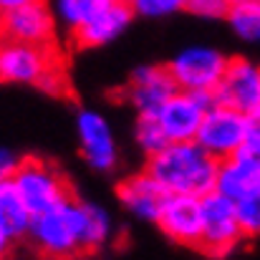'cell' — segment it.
Segmentation results:
<instances>
[{"instance_id":"6da1fadb","label":"cell","mask_w":260,"mask_h":260,"mask_svg":"<svg viewBox=\"0 0 260 260\" xmlns=\"http://www.w3.org/2000/svg\"><path fill=\"white\" fill-rule=\"evenodd\" d=\"M0 84L36 86L51 96L69 93L58 43H25L0 36Z\"/></svg>"},{"instance_id":"7a4b0ae2","label":"cell","mask_w":260,"mask_h":260,"mask_svg":"<svg viewBox=\"0 0 260 260\" xmlns=\"http://www.w3.org/2000/svg\"><path fill=\"white\" fill-rule=\"evenodd\" d=\"M144 170L170 194H207L215 189L220 159H215L197 139L170 142L159 152L147 157Z\"/></svg>"},{"instance_id":"3957f363","label":"cell","mask_w":260,"mask_h":260,"mask_svg":"<svg viewBox=\"0 0 260 260\" xmlns=\"http://www.w3.org/2000/svg\"><path fill=\"white\" fill-rule=\"evenodd\" d=\"M25 240L43 258L86 255L84 250V200L69 197L33 215Z\"/></svg>"},{"instance_id":"277c9868","label":"cell","mask_w":260,"mask_h":260,"mask_svg":"<svg viewBox=\"0 0 260 260\" xmlns=\"http://www.w3.org/2000/svg\"><path fill=\"white\" fill-rule=\"evenodd\" d=\"M10 182L15 184L18 194L23 197V202L30 207L33 215L74 197L63 172L41 157H23Z\"/></svg>"},{"instance_id":"5b68a950","label":"cell","mask_w":260,"mask_h":260,"mask_svg":"<svg viewBox=\"0 0 260 260\" xmlns=\"http://www.w3.org/2000/svg\"><path fill=\"white\" fill-rule=\"evenodd\" d=\"M243 238L245 233L238 220L235 200L217 189L202 194V240L197 250L210 258H225L240 245Z\"/></svg>"},{"instance_id":"8992f818","label":"cell","mask_w":260,"mask_h":260,"mask_svg":"<svg viewBox=\"0 0 260 260\" xmlns=\"http://www.w3.org/2000/svg\"><path fill=\"white\" fill-rule=\"evenodd\" d=\"M230 58L212 48V46H189L179 53H174L167 63L177 88L184 91H200V93H215L220 86L225 69Z\"/></svg>"},{"instance_id":"52a82bcc","label":"cell","mask_w":260,"mask_h":260,"mask_svg":"<svg viewBox=\"0 0 260 260\" xmlns=\"http://www.w3.org/2000/svg\"><path fill=\"white\" fill-rule=\"evenodd\" d=\"M194 139L215 159L222 162V159L233 157L248 142V114H243L228 104L212 101Z\"/></svg>"},{"instance_id":"ba28073f","label":"cell","mask_w":260,"mask_h":260,"mask_svg":"<svg viewBox=\"0 0 260 260\" xmlns=\"http://www.w3.org/2000/svg\"><path fill=\"white\" fill-rule=\"evenodd\" d=\"M212 93L184 91L177 88L172 96L154 111L159 126L165 129L170 142H189L197 137L207 109L212 106Z\"/></svg>"},{"instance_id":"9c48e42d","label":"cell","mask_w":260,"mask_h":260,"mask_svg":"<svg viewBox=\"0 0 260 260\" xmlns=\"http://www.w3.org/2000/svg\"><path fill=\"white\" fill-rule=\"evenodd\" d=\"M76 134L81 157L93 172H114L119 165V147L106 116L96 109H79L76 114Z\"/></svg>"},{"instance_id":"30bf717a","label":"cell","mask_w":260,"mask_h":260,"mask_svg":"<svg viewBox=\"0 0 260 260\" xmlns=\"http://www.w3.org/2000/svg\"><path fill=\"white\" fill-rule=\"evenodd\" d=\"M0 36L25 41V43H56L58 41V20L48 0L25 3L0 13Z\"/></svg>"},{"instance_id":"8fae6325","label":"cell","mask_w":260,"mask_h":260,"mask_svg":"<svg viewBox=\"0 0 260 260\" xmlns=\"http://www.w3.org/2000/svg\"><path fill=\"white\" fill-rule=\"evenodd\" d=\"M177 91L172 74L167 69V63H147V66H137L126 84L119 91V99L126 101L137 114H154L170 96Z\"/></svg>"},{"instance_id":"7c38bea8","label":"cell","mask_w":260,"mask_h":260,"mask_svg":"<svg viewBox=\"0 0 260 260\" xmlns=\"http://www.w3.org/2000/svg\"><path fill=\"white\" fill-rule=\"evenodd\" d=\"M157 228L165 238L184 248H200L202 240V197L200 194H167Z\"/></svg>"},{"instance_id":"4fadbf2b","label":"cell","mask_w":260,"mask_h":260,"mask_svg":"<svg viewBox=\"0 0 260 260\" xmlns=\"http://www.w3.org/2000/svg\"><path fill=\"white\" fill-rule=\"evenodd\" d=\"M215 101L228 104L243 114L260 106V63L250 58H230L220 86L212 93Z\"/></svg>"},{"instance_id":"5bb4252c","label":"cell","mask_w":260,"mask_h":260,"mask_svg":"<svg viewBox=\"0 0 260 260\" xmlns=\"http://www.w3.org/2000/svg\"><path fill=\"white\" fill-rule=\"evenodd\" d=\"M134 8L129 0H106L86 23L71 36L79 48H99L116 41L134 20Z\"/></svg>"},{"instance_id":"9a60e30c","label":"cell","mask_w":260,"mask_h":260,"mask_svg":"<svg viewBox=\"0 0 260 260\" xmlns=\"http://www.w3.org/2000/svg\"><path fill=\"white\" fill-rule=\"evenodd\" d=\"M167 189L147 172H134L129 177H124L116 187V197L121 202V207L134 215L137 220H144V222H154L159 220V212L167 202Z\"/></svg>"},{"instance_id":"2e32d148","label":"cell","mask_w":260,"mask_h":260,"mask_svg":"<svg viewBox=\"0 0 260 260\" xmlns=\"http://www.w3.org/2000/svg\"><path fill=\"white\" fill-rule=\"evenodd\" d=\"M30 222H33V212L18 194L15 184L3 182L0 184V228L5 230V235L18 245L28 238Z\"/></svg>"},{"instance_id":"e0dca14e","label":"cell","mask_w":260,"mask_h":260,"mask_svg":"<svg viewBox=\"0 0 260 260\" xmlns=\"http://www.w3.org/2000/svg\"><path fill=\"white\" fill-rule=\"evenodd\" d=\"M260 187V174L245 165L240 157H228L220 162V170H217V182H215V189L228 194L230 200H240L245 194H250L253 189Z\"/></svg>"},{"instance_id":"ac0fdd59","label":"cell","mask_w":260,"mask_h":260,"mask_svg":"<svg viewBox=\"0 0 260 260\" xmlns=\"http://www.w3.org/2000/svg\"><path fill=\"white\" fill-rule=\"evenodd\" d=\"M111 240H114L111 215L96 202H84V250L86 255L101 253Z\"/></svg>"},{"instance_id":"d6986e66","label":"cell","mask_w":260,"mask_h":260,"mask_svg":"<svg viewBox=\"0 0 260 260\" xmlns=\"http://www.w3.org/2000/svg\"><path fill=\"white\" fill-rule=\"evenodd\" d=\"M230 30L245 41V43H260V0H243L233 3L225 15Z\"/></svg>"},{"instance_id":"ffe728a7","label":"cell","mask_w":260,"mask_h":260,"mask_svg":"<svg viewBox=\"0 0 260 260\" xmlns=\"http://www.w3.org/2000/svg\"><path fill=\"white\" fill-rule=\"evenodd\" d=\"M104 3L106 0H51V8L58 20V28L74 36Z\"/></svg>"},{"instance_id":"44dd1931","label":"cell","mask_w":260,"mask_h":260,"mask_svg":"<svg viewBox=\"0 0 260 260\" xmlns=\"http://www.w3.org/2000/svg\"><path fill=\"white\" fill-rule=\"evenodd\" d=\"M134 142L137 147L144 152V157L159 152L165 144H170L165 129L159 126L157 116L154 114H137V121H134Z\"/></svg>"},{"instance_id":"7402d4cb","label":"cell","mask_w":260,"mask_h":260,"mask_svg":"<svg viewBox=\"0 0 260 260\" xmlns=\"http://www.w3.org/2000/svg\"><path fill=\"white\" fill-rule=\"evenodd\" d=\"M238 207V220H240V228L245 233V238H258L260 235V187L253 189L250 194L240 197L235 202Z\"/></svg>"},{"instance_id":"603a6c76","label":"cell","mask_w":260,"mask_h":260,"mask_svg":"<svg viewBox=\"0 0 260 260\" xmlns=\"http://www.w3.org/2000/svg\"><path fill=\"white\" fill-rule=\"evenodd\" d=\"M129 3L139 18H149V20L167 18L187 8V0H129Z\"/></svg>"},{"instance_id":"cb8c5ba5","label":"cell","mask_w":260,"mask_h":260,"mask_svg":"<svg viewBox=\"0 0 260 260\" xmlns=\"http://www.w3.org/2000/svg\"><path fill=\"white\" fill-rule=\"evenodd\" d=\"M187 13L205 18V20H217L225 18L230 10V0H187Z\"/></svg>"},{"instance_id":"d4e9b609","label":"cell","mask_w":260,"mask_h":260,"mask_svg":"<svg viewBox=\"0 0 260 260\" xmlns=\"http://www.w3.org/2000/svg\"><path fill=\"white\" fill-rule=\"evenodd\" d=\"M20 159H23V157H18L13 149L0 147V184L13 179V174H15V170H18Z\"/></svg>"},{"instance_id":"484cf974","label":"cell","mask_w":260,"mask_h":260,"mask_svg":"<svg viewBox=\"0 0 260 260\" xmlns=\"http://www.w3.org/2000/svg\"><path fill=\"white\" fill-rule=\"evenodd\" d=\"M248 139H258L260 142V106L248 114Z\"/></svg>"},{"instance_id":"4316f807","label":"cell","mask_w":260,"mask_h":260,"mask_svg":"<svg viewBox=\"0 0 260 260\" xmlns=\"http://www.w3.org/2000/svg\"><path fill=\"white\" fill-rule=\"evenodd\" d=\"M13 245H15V243H13V240L5 235V230L0 228V258H5V255L13 250Z\"/></svg>"},{"instance_id":"83f0119b","label":"cell","mask_w":260,"mask_h":260,"mask_svg":"<svg viewBox=\"0 0 260 260\" xmlns=\"http://www.w3.org/2000/svg\"><path fill=\"white\" fill-rule=\"evenodd\" d=\"M25 3H36V0H0V13H5L10 8H18V5H25Z\"/></svg>"},{"instance_id":"f1b7e54d","label":"cell","mask_w":260,"mask_h":260,"mask_svg":"<svg viewBox=\"0 0 260 260\" xmlns=\"http://www.w3.org/2000/svg\"><path fill=\"white\" fill-rule=\"evenodd\" d=\"M233 3H243V0H230V5H233Z\"/></svg>"}]
</instances>
